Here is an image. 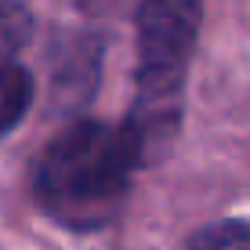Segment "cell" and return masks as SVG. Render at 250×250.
Instances as JSON below:
<instances>
[{
	"label": "cell",
	"instance_id": "obj_2",
	"mask_svg": "<svg viewBox=\"0 0 250 250\" xmlns=\"http://www.w3.org/2000/svg\"><path fill=\"white\" fill-rule=\"evenodd\" d=\"M200 19L203 0H145L138 7V98L127 124L120 127L138 163L160 156L174 138Z\"/></svg>",
	"mask_w": 250,
	"mask_h": 250
},
{
	"label": "cell",
	"instance_id": "obj_3",
	"mask_svg": "<svg viewBox=\"0 0 250 250\" xmlns=\"http://www.w3.org/2000/svg\"><path fill=\"white\" fill-rule=\"evenodd\" d=\"M33 102V76L15 62H0V134L22 124Z\"/></svg>",
	"mask_w": 250,
	"mask_h": 250
},
{
	"label": "cell",
	"instance_id": "obj_5",
	"mask_svg": "<svg viewBox=\"0 0 250 250\" xmlns=\"http://www.w3.org/2000/svg\"><path fill=\"white\" fill-rule=\"evenodd\" d=\"M29 37V11L19 4H0V62L15 55Z\"/></svg>",
	"mask_w": 250,
	"mask_h": 250
},
{
	"label": "cell",
	"instance_id": "obj_4",
	"mask_svg": "<svg viewBox=\"0 0 250 250\" xmlns=\"http://www.w3.org/2000/svg\"><path fill=\"white\" fill-rule=\"evenodd\" d=\"M188 250H250V221H218L192 236Z\"/></svg>",
	"mask_w": 250,
	"mask_h": 250
},
{
	"label": "cell",
	"instance_id": "obj_1",
	"mask_svg": "<svg viewBox=\"0 0 250 250\" xmlns=\"http://www.w3.org/2000/svg\"><path fill=\"white\" fill-rule=\"evenodd\" d=\"M138 156L120 127L76 124L47 145L33 188L40 207L69 229H102L127 200Z\"/></svg>",
	"mask_w": 250,
	"mask_h": 250
}]
</instances>
